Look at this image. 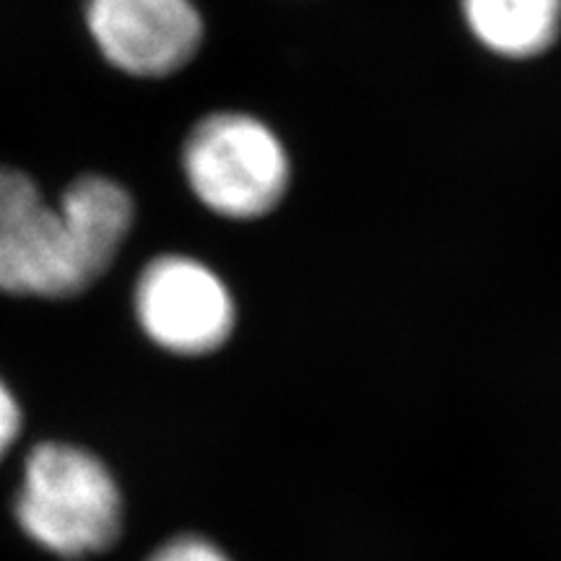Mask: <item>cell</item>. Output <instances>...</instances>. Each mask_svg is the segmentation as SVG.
Here are the masks:
<instances>
[{
    "instance_id": "obj_2",
    "label": "cell",
    "mask_w": 561,
    "mask_h": 561,
    "mask_svg": "<svg viewBox=\"0 0 561 561\" xmlns=\"http://www.w3.org/2000/svg\"><path fill=\"white\" fill-rule=\"evenodd\" d=\"M13 515L45 551L83 559L117 541L123 494L96 455L66 442H42L24 460Z\"/></svg>"
},
{
    "instance_id": "obj_3",
    "label": "cell",
    "mask_w": 561,
    "mask_h": 561,
    "mask_svg": "<svg viewBox=\"0 0 561 561\" xmlns=\"http://www.w3.org/2000/svg\"><path fill=\"white\" fill-rule=\"evenodd\" d=\"M182 170L203 206L237 221L271 214L291 180V161L280 138L242 112L203 117L185 140Z\"/></svg>"
},
{
    "instance_id": "obj_5",
    "label": "cell",
    "mask_w": 561,
    "mask_h": 561,
    "mask_svg": "<svg viewBox=\"0 0 561 561\" xmlns=\"http://www.w3.org/2000/svg\"><path fill=\"white\" fill-rule=\"evenodd\" d=\"M87 24L104 58L138 79L185 68L203 42L193 0H89Z\"/></svg>"
},
{
    "instance_id": "obj_7",
    "label": "cell",
    "mask_w": 561,
    "mask_h": 561,
    "mask_svg": "<svg viewBox=\"0 0 561 561\" xmlns=\"http://www.w3.org/2000/svg\"><path fill=\"white\" fill-rule=\"evenodd\" d=\"M146 561H229V557L206 538L182 536L161 546Z\"/></svg>"
},
{
    "instance_id": "obj_8",
    "label": "cell",
    "mask_w": 561,
    "mask_h": 561,
    "mask_svg": "<svg viewBox=\"0 0 561 561\" xmlns=\"http://www.w3.org/2000/svg\"><path fill=\"white\" fill-rule=\"evenodd\" d=\"M21 426H24V416H21L16 396H13L9 385L0 380V460L16 445Z\"/></svg>"
},
{
    "instance_id": "obj_1",
    "label": "cell",
    "mask_w": 561,
    "mask_h": 561,
    "mask_svg": "<svg viewBox=\"0 0 561 561\" xmlns=\"http://www.w3.org/2000/svg\"><path fill=\"white\" fill-rule=\"evenodd\" d=\"M136 206L121 182L87 174L58 203L0 164V291L68 299L94 286L128 240Z\"/></svg>"
},
{
    "instance_id": "obj_6",
    "label": "cell",
    "mask_w": 561,
    "mask_h": 561,
    "mask_svg": "<svg viewBox=\"0 0 561 561\" xmlns=\"http://www.w3.org/2000/svg\"><path fill=\"white\" fill-rule=\"evenodd\" d=\"M468 30L510 60L536 58L561 32V0H460Z\"/></svg>"
},
{
    "instance_id": "obj_4",
    "label": "cell",
    "mask_w": 561,
    "mask_h": 561,
    "mask_svg": "<svg viewBox=\"0 0 561 561\" xmlns=\"http://www.w3.org/2000/svg\"><path fill=\"white\" fill-rule=\"evenodd\" d=\"M133 307L144 333L178 356L221 348L234 331V299L208 265L187 255H161L144 265Z\"/></svg>"
}]
</instances>
